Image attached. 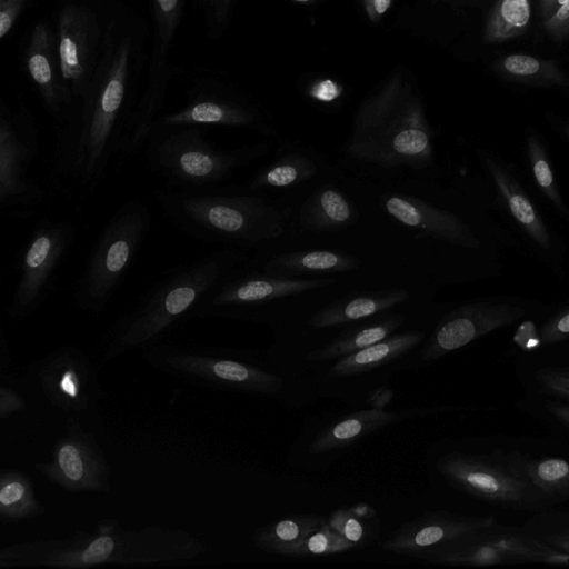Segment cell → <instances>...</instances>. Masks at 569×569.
<instances>
[{"label": "cell", "instance_id": "obj_29", "mask_svg": "<svg viewBox=\"0 0 569 569\" xmlns=\"http://www.w3.org/2000/svg\"><path fill=\"white\" fill-rule=\"evenodd\" d=\"M503 451L508 463L542 491L552 507L569 499V461L516 449Z\"/></svg>", "mask_w": 569, "mask_h": 569}, {"label": "cell", "instance_id": "obj_47", "mask_svg": "<svg viewBox=\"0 0 569 569\" xmlns=\"http://www.w3.org/2000/svg\"><path fill=\"white\" fill-rule=\"evenodd\" d=\"M38 0H0V39L4 40L20 18Z\"/></svg>", "mask_w": 569, "mask_h": 569}, {"label": "cell", "instance_id": "obj_14", "mask_svg": "<svg viewBox=\"0 0 569 569\" xmlns=\"http://www.w3.org/2000/svg\"><path fill=\"white\" fill-rule=\"evenodd\" d=\"M224 127L256 131L273 138L277 128L272 117L246 93L209 79H198L178 109L160 113L149 136L180 127Z\"/></svg>", "mask_w": 569, "mask_h": 569}, {"label": "cell", "instance_id": "obj_4", "mask_svg": "<svg viewBox=\"0 0 569 569\" xmlns=\"http://www.w3.org/2000/svg\"><path fill=\"white\" fill-rule=\"evenodd\" d=\"M153 194L176 229L207 243L254 247L286 231L284 213L259 193L221 187L204 191L158 188Z\"/></svg>", "mask_w": 569, "mask_h": 569}, {"label": "cell", "instance_id": "obj_25", "mask_svg": "<svg viewBox=\"0 0 569 569\" xmlns=\"http://www.w3.org/2000/svg\"><path fill=\"white\" fill-rule=\"evenodd\" d=\"M321 169L320 160L306 148H291L257 170L234 190L249 193L287 189L313 179Z\"/></svg>", "mask_w": 569, "mask_h": 569}, {"label": "cell", "instance_id": "obj_16", "mask_svg": "<svg viewBox=\"0 0 569 569\" xmlns=\"http://www.w3.org/2000/svg\"><path fill=\"white\" fill-rule=\"evenodd\" d=\"M36 469L51 482L70 492H109L110 466L94 437L74 419L66 423V436L58 439L52 458L37 462Z\"/></svg>", "mask_w": 569, "mask_h": 569}, {"label": "cell", "instance_id": "obj_28", "mask_svg": "<svg viewBox=\"0 0 569 569\" xmlns=\"http://www.w3.org/2000/svg\"><path fill=\"white\" fill-rule=\"evenodd\" d=\"M361 266L360 260L340 250H301L284 252L268 259L262 271L282 277L349 272Z\"/></svg>", "mask_w": 569, "mask_h": 569}, {"label": "cell", "instance_id": "obj_49", "mask_svg": "<svg viewBox=\"0 0 569 569\" xmlns=\"http://www.w3.org/2000/svg\"><path fill=\"white\" fill-rule=\"evenodd\" d=\"M26 401L22 396L9 386L1 385L0 387V417L8 418L14 412L23 410Z\"/></svg>", "mask_w": 569, "mask_h": 569}, {"label": "cell", "instance_id": "obj_37", "mask_svg": "<svg viewBox=\"0 0 569 569\" xmlns=\"http://www.w3.org/2000/svg\"><path fill=\"white\" fill-rule=\"evenodd\" d=\"M327 519L313 515L291 516L259 528L253 535L254 543L264 551L296 542L321 528Z\"/></svg>", "mask_w": 569, "mask_h": 569}, {"label": "cell", "instance_id": "obj_3", "mask_svg": "<svg viewBox=\"0 0 569 569\" xmlns=\"http://www.w3.org/2000/svg\"><path fill=\"white\" fill-rule=\"evenodd\" d=\"M242 261L240 248L223 247L171 269L111 325L102 360L150 346L192 316L204 296Z\"/></svg>", "mask_w": 569, "mask_h": 569}, {"label": "cell", "instance_id": "obj_30", "mask_svg": "<svg viewBox=\"0 0 569 569\" xmlns=\"http://www.w3.org/2000/svg\"><path fill=\"white\" fill-rule=\"evenodd\" d=\"M423 337V332L420 331L392 333L369 347L340 358L330 368L329 375L346 377L385 366L415 348Z\"/></svg>", "mask_w": 569, "mask_h": 569}, {"label": "cell", "instance_id": "obj_13", "mask_svg": "<svg viewBox=\"0 0 569 569\" xmlns=\"http://www.w3.org/2000/svg\"><path fill=\"white\" fill-rule=\"evenodd\" d=\"M130 531L112 519L101 520L91 532H77L63 539L10 545L0 551V567L90 568L126 563Z\"/></svg>", "mask_w": 569, "mask_h": 569}, {"label": "cell", "instance_id": "obj_21", "mask_svg": "<svg viewBox=\"0 0 569 569\" xmlns=\"http://www.w3.org/2000/svg\"><path fill=\"white\" fill-rule=\"evenodd\" d=\"M496 520L492 515L475 517L443 511L427 512L391 532L382 542V549L426 559L441 545Z\"/></svg>", "mask_w": 569, "mask_h": 569}, {"label": "cell", "instance_id": "obj_20", "mask_svg": "<svg viewBox=\"0 0 569 569\" xmlns=\"http://www.w3.org/2000/svg\"><path fill=\"white\" fill-rule=\"evenodd\" d=\"M38 379L47 400L61 410L81 412L98 399L92 367L76 347L51 352L39 366Z\"/></svg>", "mask_w": 569, "mask_h": 569}, {"label": "cell", "instance_id": "obj_32", "mask_svg": "<svg viewBox=\"0 0 569 569\" xmlns=\"http://www.w3.org/2000/svg\"><path fill=\"white\" fill-rule=\"evenodd\" d=\"M492 70L506 81L531 87H569V78L555 60L525 53H511L492 63Z\"/></svg>", "mask_w": 569, "mask_h": 569}, {"label": "cell", "instance_id": "obj_31", "mask_svg": "<svg viewBox=\"0 0 569 569\" xmlns=\"http://www.w3.org/2000/svg\"><path fill=\"white\" fill-rule=\"evenodd\" d=\"M485 161L513 218L541 249L550 250L551 239L546 224L522 188L507 170L491 158L487 156Z\"/></svg>", "mask_w": 569, "mask_h": 569}, {"label": "cell", "instance_id": "obj_5", "mask_svg": "<svg viewBox=\"0 0 569 569\" xmlns=\"http://www.w3.org/2000/svg\"><path fill=\"white\" fill-rule=\"evenodd\" d=\"M143 148L147 169L169 188L204 191L221 188L239 169L263 156L269 144L222 148L208 139L207 128L189 126L153 133Z\"/></svg>", "mask_w": 569, "mask_h": 569}, {"label": "cell", "instance_id": "obj_9", "mask_svg": "<svg viewBox=\"0 0 569 569\" xmlns=\"http://www.w3.org/2000/svg\"><path fill=\"white\" fill-rule=\"evenodd\" d=\"M123 2L58 0L53 27L63 77L74 104L94 73L110 26Z\"/></svg>", "mask_w": 569, "mask_h": 569}, {"label": "cell", "instance_id": "obj_15", "mask_svg": "<svg viewBox=\"0 0 569 569\" xmlns=\"http://www.w3.org/2000/svg\"><path fill=\"white\" fill-rule=\"evenodd\" d=\"M333 282L331 277H282L264 271L239 272L236 268L204 296L192 316L240 317L272 300L317 290Z\"/></svg>", "mask_w": 569, "mask_h": 569}, {"label": "cell", "instance_id": "obj_22", "mask_svg": "<svg viewBox=\"0 0 569 569\" xmlns=\"http://www.w3.org/2000/svg\"><path fill=\"white\" fill-rule=\"evenodd\" d=\"M380 203L392 218L422 237L468 248L479 247L468 224L447 210L415 197L396 193L381 196Z\"/></svg>", "mask_w": 569, "mask_h": 569}, {"label": "cell", "instance_id": "obj_8", "mask_svg": "<svg viewBox=\"0 0 569 569\" xmlns=\"http://www.w3.org/2000/svg\"><path fill=\"white\" fill-rule=\"evenodd\" d=\"M437 468L452 486L486 503L532 515L553 508L542 491L508 463L503 448L446 453Z\"/></svg>", "mask_w": 569, "mask_h": 569}, {"label": "cell", "instance_id": "obj_7", "mask_svg": "<svg viewBox=\"0 0 569 569\" xmlns=\"http://www.w3.org/2000/svg\"><path fill=\"white\" fill-rule=\"evenodd\" d=\"M40 149L36 117L21 99L0 98V211L9 219H28L46 192L31 168Z\"/></svg>", "mask_w": 569, "mask_h": 569}, {"label": "cell", "instance_id": "obj_10", "mask_svg": "<svg viewBox=\"0 0 569 569\" xmlns=\"http://www.w3.org/2000/svg\"><path fill=\"white\" fill-rule=\"evenodd\" d=\"M186 2L187 0H150L152 38L146 82L127 127L117 166L144 147L151 124L164 104L169 86L179 72V67L170 61V50Z\"/></svg>", "mask_w": 569, "mask_h": 569}, {"label": "cell", "instance_id": "obj_45", "mask_svg": "<svg viewBox=\"0 0 569 569\" xmlns=\"http://www.w3.org/2000/svg\"><path fill=\"white\" fill-rule=\"evenodd\" d=\"M302 94L316 107L335 109L345 100L347 89L345 84L328 76H316L303 82Z\"/></svg>", "mask_w": 569, "mask_h": 569}, {"label": "cell", "instance_id": "obj_43", "mask_svg": "<svg viewBox=\"0 0 569 569\" xmlns=\"http://www.w3.org/2000/svg\"><path fill=\"white\" fill-rule=\"evenodd\" d=\"M201 16L204 29L211 39L220 38L229 28L238 0H190Z\"/></svg>", "mask_w": 569, "mask_h": 569}, {"label": "cell", "instance_id": "obj_18", "mask_svg": "<svg viewBox=\"0 0 569 569\" xmlns=\"http://www.w3.org/2000/svg\"><path fill=\"white\" fill-rule=\"evenodd\" d=\"M161 368L207 385L258 393H276L283 380L252 365L192 350L163 349L152 353Z\"/></svg>", "mask_w": 569, "mask_h": 569}, {"label": "cell", "instance_id": "obj_38", "mask_svg": "<svg viewBox=\"0 0 569 569\" xmlns=\"http://www.w3.org/2000/svg\"><path fill=\"white\" fill-rule=\"evenodd\" d=\"M516 407L540 423L550 435L569 439V402L530 393L515 401Z\"/></svg>", "mask_w": 569, "mask_h": 569}, {"label": "cell", "instance_id": "obj_39", "mask_svg": "<svg viewBox=\"0 0 569 569\" xmlns=\"http://www.w3.org/2000/svg\"><path fill=\"white\" fill-rule=\"evenodd\" d=\"M520 526L537 541L569 552V511L553 507L533 513Z\"/></svg>", "mask_w": 569, "mask_h": 569}, {"label": "cell", "instance_id": "obj_24", "mask_svg": "<svg viewBox=\"0 0 569 569\" xmlns=\"http://www.w3.org/2000/svg\"><path fill=\"white\" fill-rule=\"evenodd\" d=\"M204 546L190 533L162 527L130 531L126 565H147L192 559Z\"/></svg>", "mask_w": 569, "mask_h": 569}, {"label": "cell", "instance_id": "obj_17", "mask_svg": "<svg viewBox=\"0 0 569 569\" xmlns=\"http://www.w3.org/2000/svg\"><path fill=\"white\" fill-rule=\"evenodd\" d=\"M21 64L42 107L63 123L74 101L63 77L53 23L41 18L30 26L21 47Z\"/></svg>", "mask_w": 569, "mask_h": 569}, {"label": "cell", "instance_id": "obj_26", "mask_svg": "<svg viewBox=\"0 0 569 569\" xmlns=\"http://www.w3.org/2000/svg\"><path fill=\"white\" fill-rule=\"evenodd\" d=\"M402 288H386L343 297L317 311L309 320L316 329L337 327L385 312L409 298Z\"/></svg>", "mask_w": 569, "mask_h": 569}, {"label": "cell", "instance_id": "obj_42", "mask_svg": "<svg viewBox=\"0 0 569 569\" xmlns=\"http://www.w3.org/2000/svg\"><path fill=\"white\" fill-rule=\"evenodd\" d=\"M528 157L537 184L553 206L569 220V210L562 202L555 183L547 153L539 139L531 134L528 138Z\"/></svg>", "mask_w": 569, "mask_h": 569}, {"label": "cell", "instance_id": "obj_33", "mask_svg": "<svg viewBox=\"0 0 569 569\" xmlns=\"http://www.w3.org/2000/svg\"><path fill=\"white\" fill-rule=\"evenodd\" d=\"M399 416L379 408L351 413L320 432L310 443L312 452H328L350 446L356 440L397 420Z\"/></svg>", "mask_w": 569, "mask_h": 569}, {"label": "cell", "instance_id": "obj_41", "mask_svg": "<svg viewBox=\"0 0 569 569\" xmlns=\"http://www.w3.org/2000/svg\"><path fill=\"white\" fill-rule=\"evenodd\" d=\"M513 340L519 351L569 340V306L550 317L538 330H532L527 323H522Z\"/></svg>", "mask_w": 569, "mask_h": 569}, {"label": "cell", "instance_id": "obj_35", "mask_svg": "<svg viewBox=\"0 0 569 569\" xmlns=\"http://www.w3.org/2000/svg\"><path fill=\"white\" fill-rule=\"evenodd\" d=\"M46 512L30 479L20 471L3 469L0 473V517L2 521H19Z\"/></svg>", "mask_w": 569, "mask_h": 569}, {"label": "cell", "instance_id": "obj_46", "mask_svg": "<svg viewBox=\"0 0 569 569\" xmlns=\"http://www.w3.org/2000/svg\"><path fill=\"white\" fill-rule=\"evenodd\" d=\"M359 517L353 509L341 508L331 513L327 521L342 537L357 545L365 535L363 523Z\"/></svg>", "mask_w": 569, "mask_h": 569}, {"label": "cell", "instance_id": "obj_19", "mask_svg": "<svg viewBox=\"0 0 569 569\" xmlns=\"http://www.w3.org/2000/svg\"><path fill=\"white\" fill-rule=\"evenodd\" d=\"M525 306L510 302L478 301L458 307L437 325L421 351L422 359L437 360L472 341L523 319Z\"/></svg>", "mask_w": 569, "mask_h": 569}, {"label": "cell", "instance_id": "obj_6", "mask_svg": "<svg viewBox=\"0 0 569 569\" xmlns=\"http://www.w3.org/2000/svg\"><path fill=\"white\" fill-rule=\"evenodd\" d=\"M152 228L147 203L130 199L107 221L73 290L74 305L100 313L109 305Z\"/></svg>", "mask_w": 569, "mask_h": 569}, {"label": "cell", "instance_id": "obj_44", "mask_svg": "<svg viewBox=\"0 0 569 569\" xmlns=\"http://www.w3.org/2000/svg\"><path fill=\"white\" fill-rule=\"evenodd\" d=\"M541 28L557 43L569 41V0H538Z\"/></svg>", "mask_w": 569, "mask_h": 569}, {"label": "cell", "instance_id": "obj_36", "mask_svg": "<svg viewBox=\"0 0 569 569\" xmlns=\"http://www.w3.org/2000/svg\"><path fill=\"white\" fill-rule=\"evenodd\" d=\"M532 17V0H495L483 28V41L502 43L525 34Z\"/></svg>", "mask_w": 569, "mask_h": 569}, {"label": "cell", "instance_id": "obj_34", "mask_svg": "<svg viewBox=\"0 0 569 569\" xmlns=\"http://www.w3.org/2000/svg\"><path fill=\"white\" fill-rule=\"evenodd\" d=\"M403 321L405 317L400 313H391L349 329L327 346L310 351L307 355V359L310 361H326L333 358H342L387 338Z\"/></svg>", "mask_w": 569, "mask_h": 569}, {"label": "cell", "instance_id": "obj_27", "mask_svg": "<svg viewBox=\"0 0 569 569\" xmlns=\"http://www.w3.org/2000/svg\"><path fill=\"white\" fill-rule=\"evenodd\" d=\"M358 220L352 201L339 189L322 186L301 204L298 222L305 230L331 232L342 230Z\"/></svg>", "mask_w": 569, "mask_h": 569}, {"label": "cell", "instance_id": "obj_2", "mask_svg": "<svg viewBox=\"0 0 569 569\" xmlns=\"http://www.w3.org/2000/svg\"><path fill=\"white\" fill-rule=\"evenodd\" d=\"M345 154L378 171H422L433 164V130L413 76L393 70L359 103Z\"/></svg>", "mask_w": 569, "mask_h": 569}, {"label": "cell", "instance_id": "obj_40", "mask_svg": "<svg viewBox=\"0 0 569 569\" xmlns=\"http://www.w3.org/2000/svg\"><path fill=\"white\" fill-rule=\"evenodd\" d=\"M356 543L336 531L328 521L302 539L278 548L273 553L293 557L332 555L352 549Z\"/></svg>", "mask_w": 569, "mask_h": 569}, {"label": "cell", "instance_id": "obj_50", "mask_svg": "<svg viewBox=\"0 0 569 569\" xmlns=\"http://www.w3.org/2000/svg\"><path fill=\"white\" fill-rule=\"evenodd\" d=\"M488 0H422L423 3L430 6L445 4L453 9L473 8L486 3Z\"/></svg>", "mask_w": 569, "mask_h": 569}, {"label": "cell", "instance_id": "obj_52", "mask_svg": "<svg viewBox=\"0 0 569 569\" xmlns=\"http://www.w3.org/2000/svg\"><path fill=\"white\" fill-rule=\"evenodd\" d=\"M562 131L565 132V134L569 138V124L565 126Z\"/></svg>", "mask_w": 569, "mask_h": 569}, {"label": "cell", "instance_id": "obj_11", "mask_svg": "<svg viewBox=\"0 0 569 569\" xmlns=\"http://www.w3.org/2000/svg\"><path fill=\"white\" fill-rule=\"evenodd\" d=\"M426 560L467 567L527 563L569 566V552L537 541L521 526L503 525L496 520L441 545Z\"/></svg>", "mask_w": 569, "mask_h": 569}, {"label": "cell", "instance_id": "obj_12", "mask_svg": "<svg viewBox=\"0 0 569 569\" xmlns=\"http://www.w3.org/2000/svg\"><path fill=\"white\" fill-rule=\"evenodd\" d=\"M76 234L73 223L66 219L46 218L34 224L19 253L17 278L7 307L9 318L24 319L42 306Z\"/></svg>", "mask_w": 569, "mask_h": 569}, {"label": "cell", "instance_id": "obj_23", "mask_svg": "<svg viewBox=\"0 0 569 569\" xmlns=\"http://www.w3.org/2000/svg\"><path fill=\"white\" fill-rule=\"evenodd\" d=\"M512 368L523 393L569 402V340L519 351Z\"/></svg>", "mask_w": 569, "mask_h": 569}, {"label": "cell", "instance_id": "obj_48", "mask_svg": "<svg viewBox=\"0 0 569 569\" xmlns=\"http://www.w3.org/2000/svg\"><path fill=\"white\" fill-rule=\"evenodd\" d=\"M362 16L372 24H379L391 10L395 0H357Z\"/></svg>", "mask_w": 569, "mask_h": 569}, {"label": "cell", "instance_id": "obj_51", "mask_svg": "<svg viewBox=\"0 0 569 569\" xmlns=\"http://www.w3.org/2000/svg\"><path fill=\"white\" fill-rule=\"evenodd\" d=\"M288 1H291V2H295L297 4H301V6H316L318 4L319 2H321L322 0H288Z\"/></svg>", "mask_w": 569, "mask_h": 569}, {"label": "cell", "instance_id": "obj_1", "mask_svg": "<svg viewBox=\"0 0 569 569\" xmlns=\"http://www.w3.org/2000/svg\"><path fill=\"white\" fill-rule=\"evenodd\" d=\"M147 37L146 18L123 2L94 73L52 148L49 179L62 197L92 196L117 166L148 63Z\"/></svg>", "mask_w": 569, "mask_h": 569}]
</instances>
